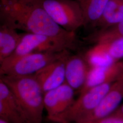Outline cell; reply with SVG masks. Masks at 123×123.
Here are the masks:
<instances>
[{"label":"cell","instance_id":"6da1fadb","mask_svg":"<svg viewBox=\"0 0 123 123\" xmlns=\"http://www.w3.org/2000/svg\"><path fill=\"white\" fill-rule=\"evenodd\" d=\"M0 21L17 30L53 37H70L54 22L39 0H0Z\"/></svg>","mask_w":123,"mask_h":123},{"label":"cell","instance_id":"7a4b0ae2","mask_svg":"<svg viewBox=\"0 0 123 123\" xmlns=\"http://www.w3.org/2000/svg\"><path fill=\"white\" fill-rule=\"evenodd\" d=\"M10 88L31 123H42L44 93L34 75L0 76Z\"/></svg>","mask_w":123,"mask_h":123},{"label":"cell","instance_id":"3957f363","mask_svg":"<svg viewBox=\"0 0 123 123\" xmlns=\"http://www.w3.org/2000/svg\"><path fill=\"white\" fill-rule=\"evenodd\" d=\"M77 44L76 35L53 37L30 33H24L14 52L0 63V67L6 66L19 58L31 53H57L75 50L77 47Z\"/></svg>","mask_w":123,"mask_h":123},{"label":"cell","instance_id":"277c9868","mask_svg":"<svg viewBox=\"0 0 123 123\" xmlns=\"http://www.w3.org/2000/svg\"><path fill=\"white\" fill-rule=\"evenodd\" d=\"M53 21L66 31L75 32L84 26L83 12L75 0H39Z\"/></svg>","mask_w":123,"mask_h":123},{"label":"cell","instance_id":"5b68a950","mask_svg":"<svg viewBox=\"0 0 123 123\" xmlns=\"http://www.w3.org/2000/svg\"><path fill=\"white\" fill-rule=\"evenodd\" d=\"M69 50L57 53H33L0 67V76H26L35 74L45 66L69 55Z\"/></svg>","mask_w":123,"mask_h":123},{"label":"cell","instance_id":"8992f818","mask_svg":"<svg viewBox=\"0 0 123 123\" xmlns=\"http://www.w3.org/2000/svg\"><path fill=\"white\" fill-rule=\"evenodd\" d=\"M112 83L103 84L79 94L65 113L54 123H75L93 110L109 91Z\"/></svg>","mask_w":123,"mask_h":123},{"label":"cell","instance_id":"52a82bcc","mask_svg":"<svg viewBox=\"0 0 123 123\" xmlns=\"http://www.w3.org/2000/svg\"><path fill=\"white\" fill-rule=\"evenodd\" d=\"M123 99V74L113 83L97 107L75 123H92L112 114Z\"/></svg>","mask_w":123,"mask_h":123},{"label":"cell","instance_id":"ba28073f","mask_svg":"<svg viewBox=\"0 0 123 123\" xmlns=\"http://www.w3.org/2000/svg\"><path fill=\"white\" fill-rule=\"evenodd\" d=\"M75 91L65 82L61 86L45 92L44 110L48 120L52 122L65 113L74 101Z\"/></svg>","mask_w":123,"mask_h":123},{"label":"cell","instance_id":"9c48e42d","mask_svg":"<svg viewBox=\"0 0 123 123\" xmlns=\"http://www.w3.org/2000/svg\"><path fill=\"white\" fill-rule=\"evenodd\" d=\"M0 118L11 123H31L10 88L0 79Z\"/></svg>","mask_w":123,"mask_h":123},{"label":"cell","instance_id":"30bf717a","mask_svg":"<svg viewBox=\"0 0 123 123\" xmlns=\"http://www.w3.org/2000/svg\"><path fill=\"white\" fill-rule=\"evenodd\" d=\"M90 68L84 55L70 54L65 60V82L76 92L79 93L85 83Z\"/></svg>","mask_w":123,"mask_h":123},{"label":"cell","instance_id":"8fae6325","mask_svg":"<svg viewBox=\"0 0 123 123\" xmlns=\"http://www.w3.org/2000/svg\"><path fill=\"white\" fill-rule=\"evenodd\" d=\"M68 55L49 64L33 74L44 93L65 82V60Z\"/></svg>","mask_w":123,"mask_h":123},{"label":"cell","instance_id":"7c38bea8","mask_svg":"<svg viewBox=\"0 0 123 123\" xmlns=\"http://www.w3.org/2000/svg\"><path fill=\"white\" fill-rule=\"evenodd\" d=\"M123 74V61L116 62L110 66L91 68L84 87L79 94L94 87L113 83Z\"/></svg>","mask_w":123,"mask_h":123},{"label":"cell","instance_id":"4fadbf2b","mask_svg":"<svg viewBox=\"0 0 123 123\" xmlns=\"http://www.w3.org/2000/svg\"><path fill=\"white\" fill-rule=\"evenodd\" d=\"M123 21V0H109L101 17L93 27L102 30Z\"/></svg>","mask_w":123,"mask_h":123},{"label":"cell","instance_id":"5bb4252c","mask_svg":"<svg viewBox=\"0 0 123 123\" xmlns=\"http://www.w3.org/2000/svg\"><path fill=\"white\" fill-rule=\"evenodd\" d=\"M24 33L6 25H0V63L13 53L18 47Z\"/></svg>","mask_w":123,"mask_h":123},{"label":"cell","instance_id":"9a60e30c","mask_svg":"<svg viewBox=\"0 0 123 123\" xmlns=\"http://www.w3.org/2000/svg\"><path fill=\"white\" fill-rule=\"evenodd\" d=\"M84 15V26L93 27L98 22L109 0H75Z\"/></svg>","mask_w":123,"mask_h":123},{"label":"cell","instance_id":"2e32d148","mask_svg":"<svg viewBox=\"0 0 123 123\" xmlns=\"http://www.w3.org/2000/svg\"><path fill=\"white\" fill-rule=\"evenodd\" d=\"M118 37H123V21L105 29L95 30L85 39L96 44Z\"/></svg>","mask_w":123,"mask_h":123},{"label":"cell","instance_id":"e0dca14e","mask_svg":"<svg viewBox=\"0 0 123 123\" xmlns=\"http://www.w3.org/2000/svg\"><path fill=\"white\" fill-rule=\"evenodd\" d=\"M84 56L91 68L110 66L116 62L110 57L103 44H96Z\"/></svg>","mask_w":123,"mask_h":123},{"label":"cell","instance_id":"ac0fdd59","mask_svg":"<svg viewBox=\"0 0 123 123\" xmlns=\"http://www.w3.org/2000/svg\"><path fill=\"white\" fill-rule=\"evenodd\" d=\"M103 44L110 57L115 62L123 58V37H118L110 40Z\"/></svg>","mask_w":123,"mask_h":123},{"label":"cell","instance_id":"d6986e66","mask_svg":"<svg viewBox=\"0 0 123 123\" xmlns=\"http://www.w3.org/2000/svg\"><path fill=\"white\" fill-rule=\"evenodd\" d=\"M92 123H123V119L116 116L110 115L98 119Z\"/></svg>","mask_w":123,"mask_h":123},{"label":"cell","instance_id":"ffe728a7","mask_svg":"<svg viewBox=\"0 0 123 123\" xmlns=\"http://www.w3.org/2000/svg\"><path fill=\"white\" fill-rule=\"evenodd\" d=\"M111 115L116 116L123 119V104L119 106L114 112Z\"/></svg>","mask_w":123,"mask_h":123},{"label":"cell","instance_id":"44dd1931","mask_svg":"<svg viewBox=\"0 0 123 123\" xmlns=\"http://www.w3.org/2000/svg\"><path fill=\"white\" fill-rule=\"evenodd\" d=\"M0 123H9L8 122H7V121H6V120H5L4 119H0Z\"/></svg>","mask_w":123,"mask_h":123}]
</instances>
